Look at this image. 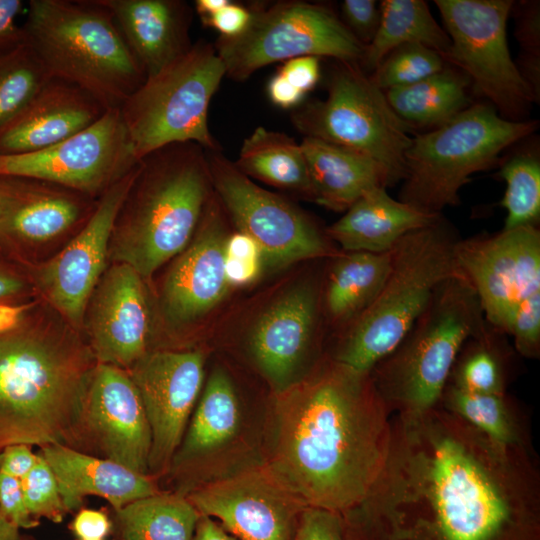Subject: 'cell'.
Wrapping results in <instances>:
<instances>
[{"instance_id": "27", "label": "cell", "mask_w": 540, "mask_h": 540, "mask_svg": "<svg viewBox=\"0 0 540 540\" xmlns=\"http://www.w3.org/2000/svg\"><path fill=\"white\" fill-rule=\"evenodd\" d=\"M38 453L55 475L67 513L82 508L88 496L103 498L118 510L162 490L159 481L150 475L61 444L44 446Z\"/></svg>"}, {"instance_id": "34", "label": "cell", "mask_w": 540, "mask_h": 540, "mask_svg": "<svg viewBox=\"0 0 540 540\" xmlns=\"http://www.w3.org/2000/svg\"><path fill=\"white\" fill-rule=\"evenodd\" d=\"M391 267L384 253L349 251L334 263L326 288V307L334 320H354L376 298Z\"/></svg>"}, {"instance_id": "40", "label": "cell", "mask_w": 540, "mask_h": 540, "mask_svg": "<svg viewBox=\"0 0 540 540\" xmlns=\"http://www.w3.org/2000/svg\"><path fill=\"white\" fill-rule=\"evenodd\" d=\"M538 2H525L517 18L516 37L523 50L516 63L522 77L539 96L540 84V17Z\"/></svg>"}, {"instance_id": "5", "label": "cell", "mask_w": 540, "mask_h": 540, "mask_svg": "<svg viewBox=\"0 0 540 540\" xmlns=\"http://www.w3.org/2000/svg\"><path fill=\"white\" fill-rule=\"evenodd\" d=\"M427 488V513L391 520L407 540H540L536 510L506 496L483 463L455 438L434 442Z\"/></svg>"}, {"instance_id": "43", "label": "cell", "mask_w": 540, "mask_h": 540, "mask_svg": "<svg viewBox=\"0 0 540 540\" xmlns=\"http://www.w3.org/2000/svg\"><path fill=\"white\" fill-rule=\"evenodd\" d=\"M500 372L493 356L487 351H479L463 364L458 379L461 389L476 393L499 394Z\"/></svg>"}, {"instance_id": "32", "label": "cell", "mask_w": 540, "mask_h": 540, "mask_svg": "<svg viewBox=\"0 0 540 540\" xmlns=\"http://www.w3.org/2000/svg\"><path fill=\"white\" fill-rule=\"evenodd\" d=\"M469 78L458 68L384 91L395 114L410 127H437L470 106Z\"/></svg>"}, {"instance_id": "18", "label": "cell", "mask_w": 540, "mask_h": 540, "mask_svg": "<svg viewBox=\"0 0 540 540\" xmlns=\"http://www.w3.org/2000/svg\"><path fill=\"white\" fill-rule=\"evenodd\" d=\"M138 165L99 198L94 212L69 243L32 274L38 291L78 332L82 331L90 297L107 269L115 219Z\"/></svg>"}, {"instance_id": "31", "label": "cell", "mask_w": 540, "mask_h": 540, "mask_svg": "<svg viewBox=\"0 0 540 540\" xmlns=\"http://www.w3.org/2000/svg\"><path fill=\"white\" fill-rule=\"evenodd\" d=\"M113 512L118 540H192L201 517L187 496L164 489Z\"/></svg>"}, {"instance_id": "56", "label": "cell", "mask_w": 540, "mask_h": 540, "mask_svg": "<svg viewBox=\"0 0 540 540\" xmlns=\"http://www.w3.org/2000/svg\"><path fill=\"white\" fill-rule=\"evenodd\" d=\"M229 2V0H196L195 9L200 19H203L211 16Z\"/></svg>"}, {"instance_id": "53", "label": "cell", "mask_w": 540, "mask_h": 540, "mask_svg": "<svg viewBox=\"0 0 540 540\" xmlns=\"http://www.w3.org/2000/svg\"><path fill=\"white\" fill-rule=\"evenodd\" d=\"M267 92L271 102L283 109L299 106L305 96L278 73L269 80Z\"/></svg>"}, {"instance_id": "22", "label": "cell", "mask_w": 540, "mask_h": 540, "mask_svg": "<svg viewBox=\"0 0 540 540\" xmlns=\"http://www.w3.org/2000/svg\"><path fill=\"white\" fill-rule=\"evenodd\" d=\"M63 186L28 177L0 176V252L15 261L38 244L81 228L97 202Z\"/></svg>"}, {"instance_id": "16", "label": "cell", "mask_w": 540, "mask_h": 540, "mask_svg": "<svg viewBox=\"0 0 540 540\" xmlns=\"http://www.w3.org/2000/svg\"><path fill=\"white\" fill-rule=\"evenodd\" d=\"M64 446L149 475L151 431L127 370L97 363Z\"/></svg>"}, {"instance_id": "48", "label": "cell", "mask_w": 540, "mask_h": 540, "mask_svg": "<svg viewBox=\"0 0 540 540\" xmlns=\"http://www.w3.org/2000/svg\"><path fill=\"white\" fill-rule=\"evenodd\" d=\"M320 58L315 56L296 57L283 62L277 73L289 84L306 95L320 78Z\"/></svg>"}, {"instance_id": "20", "label": "cell", "mask_w": 540, "mask_h": 540, "mask_svg": "<svg viewBox=\"0 0 540 540\" xmlns=\"http://www.w3.org/2000/svg\"><path fill=\"white\" fill-rule=\"evenodd\" d=\"M455 255L485 319L501 330L515 307L540 291V232L536 226L458 240Z\"/></svg>"}, {"instance_id": "30", "label": "cell", "mask_w": 540, "mask_h": 540, "mask_svg": "<svg viewBox=\"0 0 540 540\" xmlns=\"http://www.w3.org/2000/svg\"><path fill=\"white\" fill-rule=\"evenodd\" d=\"M380 19L372 41L365 47L360 68L372 73L394 49L419 44L447 59L451 42L423 0H383Z\"/></svg>"}, {"instance_id": "35", "label": "cell", "mask_w": 540, "mask_h": 540, "mask_svg": "<svg viewBox=\"0 0 540 540\" xmlns=\"http://www.w3.org/2000/svg\"><path fill=\"white\" fill-rule=\"evenodd\" d=\"M50 78L26 41L0 50V129L26 106Z\"/></svg>"}, {"instance_id": "19", "label": "cell", "mask_w": 540, "mask_h": 540, "mask_svg": "<svg viewBox=\"0 0 540 540\" xmlns=\"http://www.w3.org/2000/svg\"><path fill=\"white\" fill-rule=\"evenodd\" d=\"M200 515L237 540H293L306 508L263 462L209 482L186 495Z\"/></svg>"}, {"instance_id": "23", "label": "cell", "mask_w": 540, "mask_h": 540, "mask_svg": "<svg viewBox=\"0 0 540 540\" xmlns=\"http://www.w3.org/2000/svg\"><path fill=\"white\" fill-rule=\"evenodd\" d=\"M218 204L208 199L191 242L176 257L163 282L162 308L174 324L197 320L228 290L224 269L227 236Z\"/></svg>"}, {"instance_id": "37", "label": "cell", "mask_w": 540, "mask_h": 540, "mask_svg": "<svg viewBox=\"0 0 540 540\" xmlns=\"http://www.w3.org/2000/svg\"><path fill=\"white\" fill-rule=\"evenodd\" d=\"M446 66L444 57L435 50L419 44L403 45L385 56L370 79L386 91L419 82Z\"/></svg>"}, {"instance_id": "21", "label": "cell", "mask_w": 540, "mask_h": 540, "mask_svg": "<svg viewBox=\"0 0 540 540\" xmlns=\"http://www.w3.org/2000/svg\"><path fill=\"white\" fill-rule=\"evenodd\" d=\"M143 280L132 267L113 263L94 289L82 330L97 363L128 370L150 351V309Z\"/></svg>"}, {"instance_id": "17", "label": "cell", "mask_w": 540, "mask_h": 540, "mask_svg": "<svg viewBox=\"0 0 540 540\" xmlns=\"http://www.w3.org/2000/svg\"><path fill=\"white\" fill-rule=\"evenodd\" d=\"M200 350L153 349L127 371L140 395L151 431L148 474L168 473L204 383Z\"/></svg>"}, {"instance_id": "4", "label": "cell", "mask_w": 540, "mask_h": 540, "mask_svg": "<svg viewBox=\"0 0 540 540\" xmlns=\"http://www.w3.org/2000/svg\"><path fill=\"white\" fill-rule=\"evenodd\" d=\"M22 28L50 77L82 88L106 109L119 108L146 80L99 0H30Z\"/></svg>"}, {"instance_id": "8", "label": "cell", "mask_w": 540, "mask_h": 540, "mask_svg": "<svg viewBox=\"0 0 540 540\" xmlns=\"http://www.w3.org/2000/svg\"><path fill=\"white\" fill-rule=\"evenodd\" d=\"M225 75L214 46L197 43L147 77L119 107L137 159L174 143L193 142L217 151L208 109Z\"/></svg>"}, {"instance_id": "49", "label": "cell", "mask_w": 540, "mask_h": 540, "mask_svg": "<svg viewBox=\"0 0 540 540\" xmlns=\"http://www.w3.org/2000/svg\"><path fill=\"white\" fill-rule=\"evenodd\" d=\"M251 19L250 8L231 1L209 17L201 19L205 27L220 33V37L233 38L242 34Z\"/></svg>"}, {"instance_id": "15", "label": "cell", "mask_w": 540, "mask_h": 540, "mask_svg": "<svg viewBox=\"0 0 540 540\" xmlns=\"http://www.w3.org/2000/svg\"><path fill=\"white\" fill-rule=\"evenodd\" d=\"M212 187L240 232L259 246L263 261L281 267L329 253L316 225L300 209L243 174L217 151L206 150Z\"/></svg>"}, {"instance_id": "28", "label": "cell", "mask_w": 540, "mask_h": 540, "mask_svg": "<svg viewBox=\"0 0 540 540\" xmlns=\"http://www.w3.org/2000/svg\"><path fill=\"white\" fill-rule=\"evenodd\" d=\"M441 214L422 211L392 198L386 188H374L327 229V234L346 251L384 253L406 234L427 227Z\"/></svg>"}, {"instance_id": "11", "label": "cell", "mask_w": 540, "mask_h": 540, "mask_svg": "<svg viewBox=\"0 0 540 540\" xmlns=\"http://www.w3.org/2000/svg\"><path fill=\"white\" fill-rule=\"evenodd\" d=\"M248 413L230 374L215 367L203 386L166 479L170 490H193L263 462L264 423Z\"/></svg>"}, {"instance_id": "1", "label": "cell", "mask_w": 540, "mask_h": 540, "mask_svg": "<svg viewBox=\"0 0 540 540\" xmlns=\"http://www.w3.org/2000/svg\"><path fill=\"white\" fill-rule=\"evenodd\" d=\"M368 375L335 361L274 395L265 414L263 461L306 508L348 516L383 471L386 424Z\"/></svg>"}, {"instance_id": "58", "label": "cell", "mask_w": 540, "mask_h": 540, "mask_svg": "<svg viewBox=\"0 0 540 540\" xmlns=\"http://www.w3.org/2000/svg\"><path fill=\"white\" fill-rule=\"evenodd\" d=\"M357 540H406L400 535L381 528L372 529L362 534Z\"/></svg>"}, {"instance_id": "46", "label": "cell", "mask_w": 540, "mask_h": 540, "mask_svg": "<svg viewBox=\"0 0 540 540\" xmlns=\"http://www.w3.org/2000/svg\"><path fill=\"white\" fill-rule=\"evenodd\" d=\"M0 509L19 529H32L40 524L26 507L21 480L1 472Z\"/></svg>"}, {"instance_id": "60", "label": "cell", "mask_w": 540, "mask_h": 540, "mask_svg": "<svg viewBox=\"0 0 540 540\" xmlns=\"http://www.w3.org/2000/svg\"><path fill=\"white\" fill-rule=\"evenodd\" d=\"M76 540H88V539H76Z\"/></svg>"}, {"instance_id": "3", "label": "cell", "mask_w": 540, "mask_h": 540, "mask_svg": "<svg viewBox=\"0 0 540 540\" xmlns=\"http://www.w3.org/2000/svg\"><path fill=\"white\" fill-rule=\"evenodd\" d=\"M211 188L206 150L196 143L144 156L115 219L109 257L150 278L189 245Z\"/></svg>"}, {"instance_id": "36", "label": "cell", "mask_w": 540, "mask_h": 540, "mask_svg": "<svg viewBox=\"0 0 540 540\" xmlns=\"http://www.w3.org/2000/svg\"><path fill=\"white\" fill-rule=\"evenodd\" d=\"M498 175L506 190L501 206L506 210L505 230L536 226L540 217V161L533 152H519L507 159Z\"/></svg>"}, {"instance_id": "41", "label": "cell", "mask_w": 540, "mask_h": 540, "mask_svg": "<svg viewBox=\"0 0 540 540\" xmlns=\"http://www.w3.org/2000/svg\"><path fill=\"white\" fill-rule=\"evenodd\" d=\"M263 256L257 243L243 232L227 237L224 269L229 286L253 282L262 269Z\"/></svg>"}, {"instance_id": "6", "label": "cell", "mask_w": 540, "mask_h": 540, "mask_svg": "<svg viewBox=\"0 0 540 540\" xmlns=\"http://www.w3.org/2000/svg\"><path fill=\"white\" fill-rule=\"evenodd\" d=\"M457 241L442 217L402 237L391 249V267L382 289L353 320L335 361L368 374L390 355L441 285L463 274L455 255Z\"/></svg>"}, {"instance_id": "39", "label": "cell", "mask_w": 540, "mask_h": 540, "mask_svg": "<svg viewBox=\"0 0 540 540\" xmlns=\"http://www.w3.org/2000/svg\"><path fill=\"white\" fill-rule=\"evenodd\" d=\"M24 501L30 515L40 521H63L67 511L60 495L57 480L45 459L38 453V461L21 480Z\"/></svg>"}, {"instance_id": "42", "label": "cell", "mask_w": 540, "mask_h": 540, "mask_svg": "<svg viewBox=\"0 0 540 540\" xmlns=\"http://www.w3.org/2000/svg\"><path fill=\"white\" fill-rule=\"evenodd\" d=\"M503 330L513 336L521 353L536 355L540 344V291L532 293L515 307Z\"/></svg>"}, {"instance_id": "7", "label": "cell", "mask_w": 540, "mask_h": 540, "mask_svg": "<svg viewBox=\"0 0 540 540\" xmlns=\"http://www.w3.org/2000/svg\"><path fill=\"white\" fill-rule=\"evenodd\" d=\"M536 128L537 121L506 119L490 103L470 105L412 138L399 200L440 214L459 203V191L472 174L491 168L504 149Z\"/></svg>"}, {"instance_id": "52", "label": "cell", "mask_w": 540, "mask_h": 540, "mask_svg": "<svg viewBox=\"0 0 540 540\" xmlns=\"http://www.w3.org/2000/svg\"><path fill=\"white\" fill-rule=\"evenodd\" d=\"M24 7L22 0H0V50L26 41L22 26L16 23Z\"/></svg>"}, {"instance_id": "10", "label": "cell", "mask_w": 540, "mask_h": 540, "mask_svg": "<svg viewBox=\"0 0 540 540\" xmlns=\"http://www.w3.org/2000/svg\"><path fill=\"white\" fill-rule=\"evenodd\" d=\"M323 100L305 103L292 113L304 137L361 152L379 163L393 183L403 180L412 127L390 107L385 93L358 64L339 62Z\"/></svg>"}, {"instance_id": "50", "label": "cell", "mask_w": 540, "mask_h": 540, "mask_svg": "<svg viewBox=\"0 0 540 540\" xmlns=\"http://www.w3.org/2000/svg\"><path fill=\"white\" fill-rule=\"evenodd\" d=\"M77 539L104 540L113 531L112 518L99 509L80 508L69 524Z\"/></svg>"}, {"instance_id": "59", "label": "cell", "mask_w": 540, "mask_h": 540, "mask_svg": "<svg viewBox=\"0 0 540 540\" xmlns=\"http://www.w3.org/2000/svg\"><path fill=\"white\" fill-rule=\"evenodd\" d=\"M20 540H28L26 537H21Z\"/></svg>"}, {"instance_id": "25", "label": "cell", "mask_w": 540, "mask_h": 540, "mask_svg": "<svg viewBox=\"0 0 540 540\" xmlns=\"http://www.w3.org/2000/svg\"><path fill=\"white\" fill-rule=\"evenodd\" d=\"M106 110L82 88L51 77L0 129V155L44 150L92 125Z\"/></svg>"}, {"instance_id": "51", "label": "cell", "mask_w": 540, "mask_h": 540, "mask_svg": "<svg viewBox=\"0 0 540 540\" xmlns=\"http://www.w3.org/2000/svg\"><path fill=\"white\" fill-rule=\"evenodd\" d=\"M38 461V453L25 444L9 445L0 451V472L22 480Z\"/></svg>"}, {"instance_id": "45", "label": "cell", "mask_w": 540, "mask_h": 540, "mask_svg": "<svg viewBox=\"0 0 540 540\" xmlns=\"http://www.w3.org/2000/svg\"><path fill=\"white\" fill-rule=\"evenodd\" d=\"M293 540H347L342 517L331 511L307 507Z\"/></svg>"}, {"instance_id": "2", "label": "cell", "mask_w": 540, "mask_h": 540, "mask_svg": "<svg viewBox=\"0 0 540 540\" xmlns=\"http://www.w3.org/2000/svg\"><path fill=\"white\" fill-rule=\"evenodd\" d=\"M0 333V451L64 445L97 365L84 336L32 314Z\"/></svg>"}, {"instance_id": "38", "label": "cell", "mask_w": 540, "mask_h": 540, "mask_svg": "<svg viewBox=\"0 0 540 540\" xmlns=\"http://www.w3.org/2000/svg\"><path fill=\"white\" fill-rule=\"evenodd\" d=\"M452 406L496 443L512 440V429L499 394L470 392L459 387L450 393Z\"/></svg>"}, {"instance_id": "12", "label": "cell", "mask_w": 540, "mask_h": 540, "mask_svg": "<svg viewBox=\"0 0 540 540\" xmlns=\"http://www.w3.org/2000/svg\"><path fill=\"white\" fill-rule=\"evenodd\" d=\"M246 30L213 45L230 78L243 81L258 69L296 57H330L344 63L362 61L365 46L327 6L280 1L250 7Z\"/></svg>"}, {"instance_id": "9", "label": "cell", "mask_w": 540, "mask_h": 540, "mask_svg": "<svg viewBox=\"0 0 540 540\" xmlns=\"http://www.w3.org/2000/svg\"><path fill=\"white\" fill-rule=\"evenodd\" d=\"M483 317L467 278L447 280L382 367V389L411 413H425L440 397L464 342L482 333Z\"/></svg>"}, {"instance_id": "57", "label": "cell", "mask_w": 540, "mask_h": 540, "mask_svg": "<svg viewBox=\"0 0 540 540\" xmlns=\"http://www.w3.org/2000/svg\"><path fill=\"white\" fill-rule=\"evenodd\" d=\"M20 529L0 509V540H20Z\"/></svg>"}, {"instance_id": "29", "label": "cell", "mask_w": 540, "mask_h": 540, "mask_svg": "<svg viewBox=\"0 0 540 540\" xmlns=\"http://www.w3.org/2000/svg\"><path fill=\"white\" fill-rule=\"evenodd\" d=\"M300 146L311 199L326 208L346 211L368 191L393 184L387 171L361 152L312 137H304Z\"/></svg>"}, {"instance_id": "13", "label": "cell", "mask_w": 540, "mask_h": 540, "mask_svg": "<svg viewBox=\"0 0 540 540\" xmlns=\"http://www.w3.org/2000/svg\"><path fill=\"white\" fill-rule=\"evenodd\" d=\"M451 46L446 62L504 118L521 121L537 97L512 59L507 41L511 0H435ZM538 100V99H537Z\"/></svg>"}, {"instance_id": "24", "label": "cell", "mask_w": 540, "mask_h": 540, "mask_svg": "<svg viewBox=\"0 0 540 540\" xmlns=\"http://www.w3.org/2000/svg\"><path fill=\"white\" fill-rule=\"evenodd\" d=\"M316 309L314 288L297 285L264 311L251 333L250 353L274 395L305 377L302 371L310 351Z\"/></svg>"}, {"instance_id": "14", "label": "cell", "mask_w": 540, "mask_h": 540, "mask_svg": "<svg viewBox=\"0 0 540 540\" xmlns=\"http://www.w3.org/2000/svg\"><path fill=\"white\" fill-rule=\"evenodd\" d=\"M139 163L119 108L44 150L0 155V176L48 181L90 198L101 197Z\"/></svg>"}, {"instance_id": "44", "label": "cell", "mask_w": 540, "mask_h": 540, "mask_svg": "<svg viewBox=\"0 0 540 540\" xmlns=\"http://www.w3.org/2000/svg\"><path fill=\"white\" fill-rule=\"evenodd\" d=\"M342 22L365 47L372 41L380 19V6L375 0H344Z\"/></svg>"}, {"instance_id": "47", "label": "cell", "mask_w": 540, "mask_h": 540, "mask_svg": "<svg viewBox=\"0 0 540 540\" xmlns=\"http://www.w3.org/2000/svg\"><path fill=\"white\" fill-rule=\"evenodd\" d=\"M32 285L21 266L0 252V305L26 303Z\"/></svg>"}, {"instance_id": "55", "label": "cell", "mask_w": 540, "mask_h": 540, "mask_svg": "<svg viewBox=\"0 0 540 540\" xmlns=\"http://www.w3.org/2000/svg\"><path fill=\"white\" fill-rule=\"evenodd\" d=\"M33 303L1 304L0 333L16 327L24 319Z\"/></svg>"}, {"instance_id": "33", "label": "cell", "mask_w": 540, "mask_h": 540, "mask_svg": "<svg viewBox=\"0 0 540 540\" xmlns=\"http://www.w3.org/2000/svg\"><path fill=\"white\" fill-rule=\"evenodd\" d=\"M234 164L247 177L311 198L302 148L284 133L257 127L243 141L238 160Z\"/></svg>"}, {"instance_id": "54", "label": "cell", "mask_w": 540, "mask_h": 540, "mask_svg": "<svg viewBox=\"0 0 540 540\" xmlns=\"http://www.w3.org/2000/svg\"><path fill=\"white\" fill-rule=\"evenodd\" d=\"M192 540H237L214 519L201 515Z\"/></svg>"}, {"instance_id": "26", "label": "cell", "mask_w": 540, "mask_h": 540, "mask_svg": "<svg viewBox=\"0 0 540 540\" xmlns=\"http://www.w3.org/2000/svg\"><path fill=\"white\" fill-rule=\"evenodd\" d=\"M111 13L146 78L192 46L191 9L180 0H99Z\"/></svg>"}]
</instances>
